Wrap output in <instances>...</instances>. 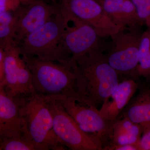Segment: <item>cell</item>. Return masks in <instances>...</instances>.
Listing matches in <instances>:
<instances>
[{"label":"cell","mask_w":150,"mask_h":150,"mask_svg":"<svg viewBox=\"0 0 150 150\" xmlns=\"http://www.w3.org/2000/svg\"><path fill=\"white\" fill-rule=\"evenodd\" d=\"M64 19V45L71 55V65L82 57L95 51H105L107 45L91 25L78 18L59 3Z\"/></svg>","instance_id":"6"},{"label":"cell","mask_w":150,"mask_h":150,"mask_svg":"<svg viewBox=\"0 0 150 150\" xmlns=\"http://www.w3.org/2000/svg\"><path fill=\"white\" fill-rule=\"evenodd\" d=\"M30 135L18 103L0 86V140Z\"/></svg>","instance_id":"12"},{"label":"cell","mask_w":150,"mask_h":150,"mask_svg":"<svg viewBox=\"0 0 150 150\" xmlns=\"http://www.w3.org/2000/svg\"><path fill=\"white\" fill-rule=\"evenodd\" d=\"M142 34L139 28H127L110 37L111 42L105 57L118 75L134 80L139 77L137 69Z\"/></svg>","instance_id":"7"},{"label":"cell","mask_w":150,"mask_h":150,"mask_svg":"<svg viewBox=\"0 0 150 150\" xmlns=\"http://www.w3.org/2000/svg\"><path fill=\"white\" fill-rule=\"evenodd\" d=\"M49 97L62 105L84 132L99 139L103 144V148L110 139L112 123L105 120L97 108L80 94Z\"/></svg>","instance_id":"5"},{"label":"cell","mask_w":150,"mask_h":150,"mask_svg":"<svg viewBox=\"0 0 150 150\" xmlns=\"http://www.w3.org/2000/svg\"><path fill=\"white\" fill-rule=\"evenodd\" d=\"M140 18L147 27H150V0H131Z\"/></svg>","instance_id":"20"},{"label":"cell","mask_w":150,"mask_h":150,"mask_svg":"<svg viewBox=\"0 0 150 150\" xmlns=\"http://www.w3.org/2000/svg\"><path fill=\"white\" fill-rule=\"evenodd\" d=\"M22 5H26L34 1V0H21Z\"/></svg>","instance_id":"25"},{"label":"cell","mask_w":150,"mask_h":150,"mask_svg":"<svg viewBox=\"0 0 150 150\" xmlns=\"http://www.w3.org/2000/svg\"><path fill=\"white\" fill-rule=\"evenodd\" d=\"M103 150H139L136 145H119L109 144L103 148Z\"/></svg>","instance_id":"23"},{"label":"cell","mask_w":150,"mask_h":150,"mask_svg":"<svg viewBox=\"0 0 150 150\" xmlns=\"http://www.w3.org/2000/svg\"><path fill=\"white\" fill-rule=\"evenodd\" d=\"M64 19L59 7L56 14L22 40L18 45L21 52L71 67V55L64 45Z\"/></svg>","instance_id":"3"},{"label":"cell","mask_w":150,"mask_h":150,"mask_svg":"<svg viewBox=\"0 0 150 150\" xmlns=\"http://www.w3.org/2000/svg\"><path fill=\"white\" fill-rule=\"evenodd\" d=\"M0 150H48L30 136L0 140Z\"/></svg>","instance_id":"18"},{"label":"cell","mask_w":150,"mask_h":150,"mask_svg":"<svg viewBox=\"0 0 150 150\" xmlns=\"http://www.w3.org/2000/svg\"><path fill=\"white\" fill-rule=\"evenodd\" d=\"M21 54L31 73L35 93L43 97L80 94L77 87L76 76L72 67Z\"/></svg>","instance_id":"2"},{"label":"cell","mask_w":150,"mask_h":150,"mask_svg":"<svg viewBox=\"0 0 150 150\" xmlns=\"http://www.w3.org/2000/svg\"><path fill=\"white\" fill-rule=\"evenodd\" d=\"M59 10L58 3L48 4L44 0H34L17 9L18 18L15 29L14 40L18 45L30 33L44 25Z\"/></svg>","instance_id":"11"},{"label":"cell","mask_w":150,"mask_h":150,"mask_svg":"<svg viewBox=\"0 0 150 150\" xmlns=\"http://www.w3.org/2000/svg\"><path fill=\"white\" fill-rule=\"evenodd\" d=\"M128 118L142 127L143 131L150 127V89L140 92L128 104L123 113Z\"/></svg>","instance_id":"15"},{"label":"cell","mask_w":150,"mask_h":150,"mask_svg":"<svg viewBox=\"0 0 150 150\" xmlns=\"http://www.w3.org/2000/svg\"><path fill=\"white\" fill-rule=\"evenodd\" d=\"M5 51L2 46H0V84L4 82L5 79Z\"/></svg>","instance_id":"24"},{"label":"cell","mask_w":150,"mask_h":150,"mask_svg":"<svg viewBox=\"0 0 150 150\" xmlns=\"http://www.w3.org/2000/svg\"><path fill=\"white\" fill-rule=\"evenodd\" d=\"M138 146L139 150H150V127L143 131Z\"/></svg>","instance_id":"22"},{"label":"cell","mask_w":150,"mask_h":150,"mask_svg":"<svg viewBox=\"0 0 150 150\" xmlns=\"http://www.w3.org/2000/svg\"><path fill=\"white\" fill-rule=\"evenodd\" d=\"M18 18L17 10L14 12L0 13V46L14 43V34Z\"/></svg>","instance_id":"17"},{"label":"cell","mask_w":150,"mask_h":150,"mask_svg":"<svg viewBox=\"0 0 150 150\" xmlns=\"http://www.w3.org/2000/svg\"><path fill=\"white\" fill-rule=\"evenodd\" d=\"M138 88V84L132 79H127L119 83L103 103L99 110L100 115L112 124L129 104Z\"/></svg>","instance_id":"13"},{"label":"cell","mask_w":150,"mask_h":150,"mask_svg":"<svg viewBox=\"0 0 150 150\" xmlns=\"http://www.w3.org/2000/svg\"><path fill=\"white\" fill-rule=\"evenodd\" d=\"M2 47L5 54V79L0 86L16 100L35 94L31 73L22 57L18 46L12 43Z\"/></svg>","instance_id":"9"},{"label":"cell","mask_w":150,"mask_h":150,"mask_svg":"<svg viewBox=\"0 0 150 150\" xmlns=\"http://www.w3.org/2000/svg\"><path fill=\"white\" fill-rule=\"evenodd\" d=\"M139 76L146 79L150 78V27L142 33L139 54L137 69Z\"/></svg>","instance_id":"16"},{"label":"cell","mask_w":150,"mask_h":150,"mask_svg":"<svg viewBox=\"0 0 150 150\" xmlns=\"http://www.w3.org/2000/svg\"><path fill=\"white\" fill-rule=\"evenodd\" d=\"M51 1L53 3H55V4H56V3H58V1H62V0H51Z\"/></svg>","instance_id":"26"},{"label":"cell","mask_w":150,"mask_h":150,"mask_svg":"<svg viewBox=\"0 0 150 150\" xmlns=\"http://www.w3.org/2000/svg\"><path fill=\"white\" fill-rule=\"evenodd\" d=\"M118 133L131 134L141 138L143 129L139 124L128 118L123 117L116 119L112 124L111 134Z\"/></svg>","instance_id":"19"},{"label":"cell","mask_w":150,"mask_h":150,"mask_svg":"<svg viewBox=\"0 0 150 150\" xmlns=\"http://www.w3.org/2000/svg\"><path fill=\"white\" fill-rule=\"evenodd\" d=\"M16 101L33 139L48 150L68 149L55 133L53 116L45 97L35 93Z\"/></svg>","instance_id":"4"},{"label":"cell","mask_w":150,"mask_h":150,"mask_svg":"<svg viewBox=\"0 0 150 150\" xmlns=\"http://www.w3.org/2000/svg\"><path fill=\"white\" fill-rule=\"evenodd\" d=\"M52 113L54 130L67 149L72 150H101L98 138L84 132L61 105L51 97H45Z\"/></svg>","instance_id":"8"},{"label":"cell","mask_w":150,"mask_h":150,"mask_svg":"<svg viewBox=\"0 0 150 150\" xmlns=\"http://www.w3.org/2000/svg\"><path fill=\"white\" fill-rule=\"evenodd\" d=\"M21 5V0H0V13L16 11Z\"/></svg>","instance_id":"21"},{"label":"cell","mask_w":150,"mask_h":150,"mask_svg":"<svg viewBox=\"0 0 150 150\" xmlns=\"http://www.w3.org/2000/svg\"><path fill=\"white\" fill-rule=\"evenodd\" d=\"M103 51L88 54L72 65L79 93L96 108L120 83L119 75L109 64Z\"/></svg>","instance_id":"1"},{"label":"cell","mask_w":150,"mask_h":150,"mask_svg":"<svg viewBox=\"0 0 150 150\" xmlns=\"http://www.w3.org/2000/svg\"><path fill=\"white\" fill-rule=\"evenodd\" d=\"M59 2L91 25L101 38L110 37L122 30L112 21L96 0H62Z\"/></svg>","instance_id":"10"},{"label":"cell","mask_w":150,"mask_h":150,"mask_svg":"<svg viewBox=\"0 0 150 150\" xmlns=\"http://www.w3.org/2000/svg\"><path fill=\"white\" fill-rule=\"evenodd\" d=\"M112 21L121 30L144 25L131 0H96Z\"/></svg>","instance_id":"14"}]
</instances>
